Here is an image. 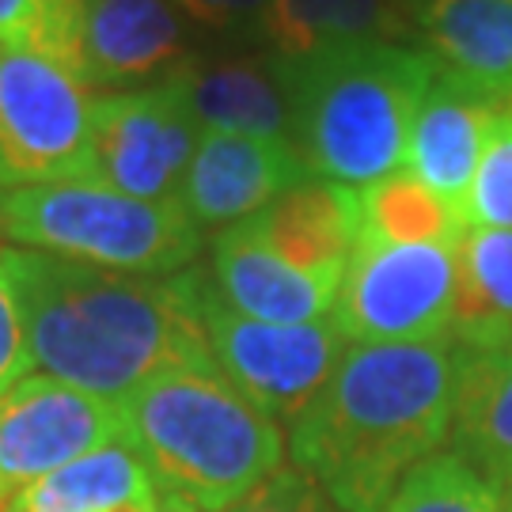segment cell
<instances>
[{
  "label": "cell",
  "mask_w": 512,
  "mask_h": 512,
  "mask_svg": "<svg viewBox=\"0 0 512 512\" xmlns=\"http://www.w3.org/2000/svg\"><path fill=\"white\" fill-rule=\"evenodd\" d=\"M31 365L46 376L126 399L164 372H217L194 304V274H118L27 247H4Z\"/></svg>",
  "instance_id": "cell-1"
},
{
  "label": "cell",
  "mask_w": 512,
  "mask_h": 512,
  "mask_svg": "<svg viewBox=\"0 0 512 512\" xmlns=\"http://www.w3.org/2000/svg\"><path fill=\"white\" fill-rule=\"evenodd\" d=\"M459 346H349L293 418L296 467L342 512H384L403 478L452 437Z\"/></svg>",
  "instance_id": "cell-2"
},
{
  "label": "cell",
  "mask_w": 512,
  "mask_h": 512,
  "mask_svg": "<svg viewBox=\"0 0 512 512\" xmlns=\"http://www.w3.org/2000/svg\"><path fill=\"white\" fill-rule=\"evenodd\" d=\"M289 107V141L315 179L365 186L406 167L410 129L437 65L403 42H342L270 57Z\"/></svg>",
  "instance_id": "cell-3"
},
{
  "label": "cell",
  "mask_w": 512,
  "mask_h": 512,
  "mask_svg": "<svg viewBox=\"0 0 512 512\" xmlns=\"http://www.w3.org/2000/svg\"><path fill=\"white\" fill-rule=\"evenodd\" d=\"M118 410L122 440L145 459L156 490L198 512H228L285 459L277 421L220 372L152 376L118 399Z\"/></svg>",
  "instance_id": "cell-4"
},
{
  "label": "cell",
  "mask_w": 512,
  "mask_h": 512,
  "mask_svg": "<svg viewBox=\"0 0 512 512\" xmlns=\"http://www.w3.org/2000/svg\"><path fill=\"white\" fill-rule=\"evenodd\" d=\"M0 239L118 274H183L202 228L179 198L145 202L110 186L54 183L0 194Z\"/></svg>",
  "instance_id": "cell-5"
},
{
  "label": "cell",
  "mask_w": 512,
  "mask_h": 512,
  "mask_svg": "<svg viewBox=\"0 0 512 512\" xmlns=\"http://www.w3.org/2000/svg\"><path fill=\"white\" fill-rule=\"evenodd\" d=\"M92 88L50 57L0 46V194L92 183Z\"/></svg>",
  "instance_id": "cell-6"
},
{
  "label": "cell",
  "mask_w": 512,
  "mask_h": 512,
  "mask_svg": "<svg viewBox=\"0 0 512 512\" xmlns=\"http://www.w3.org/2000/svg\"><path fill=\"white\" fill-rule=\"evenodd\" d=\"M194 274V304L217 372L247 403L270 418H296L319 395L346 357V338L330 319L319 323H262L239 315L217 296L202 270Z\"/></svg>",
  "instance_id": "cell-7"
},
{
  "label": "cell",
  "mask_w": 512,
  "mask_h": 512,
  "mask_svg": "<svg viewBox=\"0 0 512 512\" xmlns=\"http://www.w3.org/2000/svg\"><path fill=\"white\" fill-rule=\"evenodd\" d=\"M198 141L194 61H186L148 88L95 95L92 183L145 202L179 198Z\"/></svg>",
  "instance_id": "cell-8"
},
{
  "label": "cell",
  "mask_w": 512,
  "mask_h": 512,
  "mask_svg": "<svg viewBox=\"0 0 512 512\" xmlns=\"http://www.w3.org/2000/svg\"><path fill=\"white\" fill-rule=\"evenodd\" d=\"M452 243H368L353 247L330 323L353 346L429 342L452 327L456 304Z\"/></svg>",
  "instance_id": "cell-9"
},
{
  "label": "cell",
  "mask_w": 512,
  "mask_h": 512,
  "mask_svg": "<svg viewBox=\"0 0 512 512\" xmlns=\"http://www.w3.org/2000/svg\"><path fill=\"white\" fill-rule=\"evenodd\" d=\"M114 440H122L118 403L46 372L23 376L0 395V505Z\"/></svg>",
  "instance_id": "cell-10"
},
{
  "label": "cell",
  "mask_w": 512,
  "mask_h": 512,
  "mask_svg": "<svg viewBox=\"0 0 512 512\" xmlns=\"http://www.w3.org/2000/svg\"><path fill=\"white\" fill-rule=\"evenodd\" d=\"M308 179L315 175L289 137L202 133L179 186V205L198 228L239 224Z\"/></svg>",
  "instance_id": "cell-11"
},
{
  "label": "cell",
  "mask_w": 512,
  "mask_h": 512,
  "mask_svg": "<svg viewBox=\"0 0 512 512\" xmlns=\"http://www.w3.org/2000/svg\"><path fill=\"white\" fill-rule=\"evenodd\" d=\"M183 65V27L167 0H84L80 80L88 88H148Z\"/></svg>",
  "instance_id": "cell-12"
},
{
  "label": "cell",
  "mask_w": 512,
  "mask_h": 512,
  "mask_svg": "<svg viewBox=\"0 0 512 512\" xmlns=\"http://www.w3.org/2000/svg\"><path fill=\"white\" fill-rule=\"evenodd\" d=\"M410 23L440 76L512 103V0H418Z\"/></svg>",
  "instance_id": "cell-13"
},
{
  "label": "cell",
  "mask_w": 512,
  "mask_h": 512,
  "mask_svg": "<svg viewBox=\"0 0 512 512\" xmlns=\"http://www.w3.org/2000/svg\"><path fill=\"white\" fill-rule=\"evenodd\" d=\"M213 289L239 315L262 323H319L330 319L342 277L296 270L266 251L239 224H228L213 243Z\"/></svg>",
  "instance_id": "cell-14"
},
{
  "label": "cell",
  "mask_w": 512,
  "mask_h": 512,
  "mask_svg": "<svg viewBox=\"0 0 512 512\" xmlns=\"http://www.w3.org/2000/svg\"><path fill=\"white\" fill-rule=\"evenodd\" d=\"M497 110L501 103L437 73L410 129L406 171H414L444 202L467 213V194L475 183L478 160L494 129Z\"/></svg>",
  "instance_id": "cell-15"
},
{
  "label": "cell",
  "mask_w": 512,
  "mask_h": 512,
  "mask_svg": "<svg viewBox=\"0 0 512 512\" xmlns=\"http://www.w3.org/2000/svg\"><path fill=\"white\" fill-rule=\"evenodd\" d=\"M239 228L296 270L342 277L353 255V243H357L353 186L308 179L285 190L266 209L239 220Z\"/></svg>",
  "instance_id": "cell-16"
},
{
  "label": "cell",
  "mask_w": 512,
  "mask_h": 512,
  "mask_svg": "<svg viewBox=\"0 0 512 512\" xmlns=\"http://www.w3.org/2000/svg\"><path fill=\"white\" fill-rule=\"evenodd\" d=\"M452 444L456 456L494 486L512 475V342L490 349L459 346Z\"/></svg>",
  "instance_id": "cell-17"
},
{
  "label": "cell",
  "mask_w": 512,
  "mask_h": 512,
  "mask_svg": "<svg viewBox=\"0 0 512 512\" xmlns=\"http://www.w3.org/2000/svg\"><path fill=\"white\" fill-rule=\"evenodd\" d=\"M406 0H270L258 35L270 57H304L342 42H395L414 23Z\"/></svg>",
  "instance_id": "cell-18"
},
{
  "label": "cell",
  "mask_w": 512,
  "mask_h": 512,
  "mask_svg": "<svg viewBox=\"0 0 512 512\" xmlns=\"http://www.w3.org/2000/svg\"><path fill=\"white\" fill-rule=\"evenodd\" d=\"M448 338L463 349L512 342V228H467L459 239Z\"/></svg>",
  "instance_id": "cell-19"
},
{
  "label": "cell",
  "mask_w": 512,
  "mask_h": 512,
  "mask_svg": "<svg viewBox=\"0 0 512 512\" xmlns=\"http://www.w3.org/2000/svg\"><path fill=\"white\" fill-rule=\"evenodd\" d=\"M156 497L160 490L145 459L126 440H114L38 478L8 501V512H110Z\"/></svg>",
  "instance_id": "cell-20"
},
{
  "label": "cell",
  "mask_w": 512,
  "mask_h": 512,
  "mask_svg": "<svg viewBox=\"0 0 512 512\" xmlns=\"http://www.w3.org/2000/svg\"><path fill=\"white\" fill-rule=\"evenodd\" d=\"M353 228L357 243H452L467 236V213L448 205L414 171H391L384 179L353 186Z\"/></svg>",
  "instance_id": "cell-21"
},
{
  "label": "cell",
  "mask_w": 512,
  "mask_h": 512,
  "mask_svg": "<svg viewBox=\"0 0 512 512\" xmlns=\"http://www.w3.org/2000/svg\"><path fill=\"white\" fill-rule=\"evenodd\" d=\"M194 110L202 133L289 137V107L270 69L224 61L194 65Z\"/></svg>",
  "instance_id": "cell-22"
},
{
  "label": "cell",
  "mask_w": 512,
  "mask_h": 512,
  "mask_svg": "<svg viewBox=\"0 0 512 512\" xmlns=\"http://www.w3.org/2000/svg\"><path fill=\"white\" fill-rule=\"evenodd\" d=\"M384 512H509V501L467 459L437 452L403 478Z\"/></svg>",
  "instance_id": "cell-23"
},
{
  "label": "cell",
  "mask_w": 512,
  "mask_h": 512,
  "mask_svg": "<svg viewBox=\"0 0 512 512\" xmlns=\"http://www.w3.org/2000/svg\"><path fill=\"white\" fill-rule=\"evenodd\" d=\"M84 0H0V46L50 57L80 76Z\"/></svg>",
  "instance_id": "cell-24"
},
{
  "label": "cell",
  "mask_w": 512,
  "mask_h": 512,
  "mask_svg": "<svg viewBox=\"0 0 512 512\" xmlns=\"http://www.w3.org/2000/svg\"><path fill=\"white\" fill-rule=\"evenodd\" d=\"M467 228H512V103H501L467 194Z\"/></svg>",
  "instance_id": "cell-25"
},
{
  "label": "cell",
  "mask_w": 512,
  "mask_h": 512,
  "mask_svg": "<svg viewBox=\"0 0 512 512\" xmlns=\"http://www.w3.org/2000/svg\"><path fill=\"white\" fill-rule=\"evenodd\" d=\"M228 512H330L327 494L300 467H277L258 490L243 497Z\"/></svg>",
  "instance_id": "cell-26"
},
{
  "label": "cell",
  "mask_w": 512,
  "mask_h": 512,
  "mask_svg": "<svg viewBox=\"0 0 512 512\" xmlns=\"http://www.w3.org/2000/svg\"><path fill=\"white\" fill-rule=\"evenodd\" d=\"M31 368V349H27V330L19 315L16 285L4 266V247H0V391L19 384Z\"/></svg>",
  "instance_id": "cell-27"
},
{
  "label": "cell",
  "mask_w": 512,
  "mask_h": 512,
  "mask_svg": "<svg viewBox=\"0 0 512 512\" xmlns=\"http://www.w3.org/2000/svg\"><path fill=\"white\" fill-rule=\"evenodd\" d=\"M167 4L209 31H239V27L258 31L270 0H167Z\"/></svg>",
  "instance_id": "cell-28"
},
{
  "label": "cell",
  "mask_w": 512,
  "mask_h": 512,
  "mask_svg": "<svg viewBox=\"0 0 512 512\" xmlns=\"http://www.w3.org/2000/svg\"><path fill=\"white\" fill-rule=\"evenodd\" d=\"M156 512H198V509H194V505H186L183 497L160 494V501H156Z\"/></svg>",
  "instance_id": "cell-29"
},
{
  "label": "cell",
  "mask_w": 512,
  "mask_h": 512,
  "mask_svg": "<svg viewBox=\"0 0 512 512\" xmlns=\"http://www.w3.org/2000/svg\"><path fill=\"white\" fill-rule=\"evenodd\" d=\"M156 501H137V505H122V509H110V512H156Z\"/></svg>",
  "instance_id": "cell-30"
},
{
  "label": "cell",
  "mask_w": 512,
  "mask_h": 512,
  "mask_svg": "<svg viewBox=\"0 0 512 512\" xmlns=\"http://www.w3.org/2000/svg\"><path fill=\"white\" fill-rule=\"evenodd\" d=\"M501 494H505V501H509V512H512V475L501 482Z\"/></svg>",
  "instance_id": "cell-31"
},
{
  "label": "cell",
  "mask_w": 512,
  "mask_h": 512,
  "mask_svg": "<svg viewBox=\"0 0 512 512\" xmlns=\"http://www.w3.org/2000/svg\"><path fill=\"white\" fill-rule=\"evenodd\" d=\"M406 4H410V8H414V4H418V0H406Z\"/></svg>",
  "instance_id": "cell-32"
},
{
  "label": "cell",
  "mask_w": 512,
  "mask_h": 512,
  "mask_svg": "<svg viewBox=\"0 0 512 512\" xmlns=\"http://www.w3.org/2000/svg\"><path fill=\"white\" fill-rule=\"evenodd\" d=\"M0 512H8V505H0Z\"/></svg>",
  "instance_id": "cell-33"
},
{
  "label": "cell",
  "mask_w": 512,
  "mask_h": 512,
  "mask_svg": "<svg viewBox=\"0 0 512 512\" xmlns=\"http://www.w3.org/2000/svg\"><path fill=\"white\" fill-rule=\"evenodd\" d=\"M0 395H4V391H0Z\"/></svg>",
  "instance_id": "cell-34"
}]
</instances>
